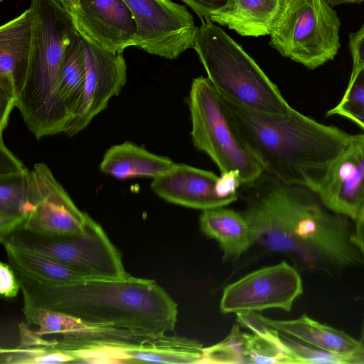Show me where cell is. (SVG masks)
Returning a JSON list of instances; mask_svg holds the SVG:
<instances>
[{"mask_svg": "<svg viewBox=\"0 0 364 364\" xmlns=\"http://www.w3.org/2000/svg\"><path fill=\"white\" fill-rule=\"evenodd\" d=\"M193 49L218 92L257 111L278 113L291 106L255 61L210 19L201 20Z\"/></svg>", "mask_w": 364, "mask_h": 364, "instance_id": "cell-4", "label": "cell"}, {"mask_svg": "<svg viewBox=\"0 0 364 364\" xmlns=\"http://www.w3.org/2000/svg\"><path fill=\"white\" fill-rule=\"evenodd\" d=\"M60 7L66 11L70 15L76 8L79 0H53Z\"/></svg>", "mask_w": 364, "mask_h": 364, "instance_id": "cell-34", "label": "cell"}, {"mask_svg": "<svg viewBox=\"0 0 364 364\" xmlns=\"http://www.w3.org/2000/svg\"><path fill=\"white\" fill-rule=\"evenodd\" d=\"M28 325L38 327L37 334L58 336L61 343L75 346L92 343L138 344L152 334L85 321L47 309H22ZM154 335V334H153Z\"/></svg>", "mask_w": 364, "mask_h": 364, "instance_id": "cell-14", "label": "cell"}, {"mask_svg": "<svg viewBox=\"0 0 364 364\" xmlns=\"http://www.w3.org/2000/svg\"><path fill=\"white\" fill-rule=\"evenodd\" d=\"M331 211L355 222L364 215V133L331 164L315 191Z\"/></svg>", "mask_w": 364, "mask_h": 364, "instance_id": "cell-12", "label": "cell"}, {"mask_svg": "<svg viewBox=\"0 0 364 364\" xmlns=\"http://www.w3.org/2000/svg\"><path fill=\"white\" fill-rule=\"evenodd\" d=\"M340 27L328 0H279L270 45L283 57L314 70L337 55Z\"/></svg>", "mask_w": 364, "mask_h": 364, "instance_id": "cell-5", "label": "cell"}, {"mask_svg": "<svg viewBox=\"0 0 364 364\" xmlns=\"http://www.w3.org/2000/svg\"><path fill=\"white\" fill-rule=\"evenodd\" d=\"M243 336L245 363L296 364L293 354L282 336L280 342L273 341L254 333H243Z\"/></svg>", "mask_w": 364, "mask_h": 364, "instance_id": "cell-24", "label": "cell"}, {"mask_svg": "<svg viewBox=\"0 0 364 364\" xmlns=\"http://www.w3.org/2000/svg\"><path fill=\"white\" fill-rule=\"evenodd\" d=\"M358 340H359V341L362 346V348L364 350V318H363V321L362 323L360 338Z\"/></svg>", "mask_w": 364, "mask_h": 364, "instance_id": "cell-36", "label": "cell"}, {"mask_svg": "<svg viewBox=\"0 0 364 364\" xmlns=\"http://www.w3.org/2000/svg\"><path fill=\"white\" fill-rule=\"evenodd\" d=\"M189 6L200 20L210 19V14L221 8L228 0H181Z\"/></svg>", "mask_w": 364, "mask_h": 364, "instance_id": "cell-31", "label": "cell"}, {"mask_svg": "<svg viewBox=\"0 0 364 364\" xmlns=\"http://www.w3.org/2000/svg\"><path fill=\"white\" fill-rule=\"evenodd\" d=\"M265 324L309 346L338 354H364L359 341L343 330L320 323L306 314L293 320H274L259 314Z\"/></svg>", "mask_w": 364, "mask_h": 364, "instance_id": "cell-18", "label": "cell"}, {"mask_svg": "<svg viewBox=\"0 0 364 364\" xmlns=\"http://www.w3.org/2000/svg\"><path fill=\"white\" fill-rule=\"evenodd\" d=\"M85 75L82 37L76 31L66 47L58 82V96L72 119L82 103Z\"/></svg>", "mask_w": 364, "mask_h": 364, "instance_id": "cell-22", "label": "cell"}, {"mask_svg": "<svg viewBox=\"0 0 364 364\" xmlns=\"http://www.w3.org/2000/svg\"><path fill=\"white\" fill-rule=\"evenodd\" d=\"M32 41L26 71L15 87L17 107L37 139L65 134L72 120L58 93L66 47L77 31L72 16L53 0H31Z\"/></svg>", "mask_w": 364, "mask_h": 364, "instance_id": "cell-3", "label": "cell"}, {"mask_svg": "<svg viewBox=\"0 0 364 364\" xmlns=\"http://www.w3.org/2000/svg\"><path fill=\"white\" fill-rule=\"evenodd\" d=\"M349 49L353 64H364V24L355 33L349 36Z\"/></svg>", "mask_w": 364, "mask_h": 364, "instance_id": "cell-32", "label": "cell"}, {"mask_svg": "<svg viewBox=\"0 0 364 364\" xmlns=\"http://www.w3.org/2000/svg\"><path fill=\"white\" fill-rule=\"evenodd\" d=\"M341 115L357 124L364 131V64L353 65L350 80L339 103L326 112Z\"/></svg>", "mask_w": 364, "mask_h": 364, "instance_id": "cell-25", "label": "cell"}, {"mask_svg": "<svg viewBox=\"0 0 364 364\" xmlns=\"http://www.w3.org/2000/svg\"><path fill=\"white\" fill-rule=\"evenodd\" d=\"M21 289L20 282L9 264L0 263V294L5 298L15 297Z\"/></svg>", "mask_w": 364, "mask_h": 364, "instance_id": "cell-29", "label": "cell"}, {"mask_svg": "<svg viewBox=\"0 0 364 364\" xmlns=\"http://www.w3.org/2000/svg\"><path fill=\"white\" fill-rule=\"evenodd\" d=\"M194 146L205 152L220 173L237 171L242 185L261 177L263 169L238 141L225 116L216 89L208 77L193 80L188 97Z\"/></svg>", "mask_w": 364, "mask_h": 364, "instance_id": "cell-7", "label": "cell"}, {"mask_svg": "<svg viewBox=\"0 0 364 364\" xmlns=\"http://www.w3.org/2000/svg\"><path fill=\"white\" fill-rule=\"evenodd\" d=\"M27 202L30 213L21 227L47 235L83 234L88 214L81 211L44 163L29 171Z\"/></svg>", "mask_w": 364, "mask_h": 364, "instance_id": "cell-10", "label": "cell"}, {"mask_svg": "<svg viewBox=\"0 0 364 364\" xmlns=\"http://www.w3.org/2000/svg\"><path fill=\"white\" fill-rule=\"evenodd\" d=\"M75 358L63 350L50 348L20 347L1 348L0 363L6 364H41L75 362Z\"/></svg>", "mask_w": 364, "mask_h": 364, "instance_id": "cell-26", "label": "cell"}, {"mask_svg": "<svg viewBox=\"0 0 364 364\" xmlns=\"http://www.w3.org/2000/svg\"><path fill=\"white\" fill-rule=\"evenodd\" d=\"M203 363H245L244 336L238 324L233 326L223 341L204 348Z\"/></svg>", "mask_w": 364, "mask_h": 364, "instance_id": "cell-28", "label": "cell"}, {"mask_svg": "<svg viewBox=\"0 0 364 364\" xmlns=\"http://www.w3.org/2000/svg\"><path fill=\"white\" fill-rule=\"evenodd\" d=\"M217 92L232 131L263 172L314 191L333 161L360 134L321 124L291 107L282 112H263Z\"/></svg>", "mask_w": 364, "mask_h": 364, "instance_id": "cell-1", "label": "cell"}, {"mask_svg": "<svg viewBox=\"0 0 364 364\" xmlns=\"http://www.w3.org/2000/svg\"><path fill=\"white\" fill-rule=\"evenodd\" d=\"M15 273L24 309H47L90 322L154 335L175 329L177 304L153 279L129 275L122 279L90 278L56 285Z\"/></svg>", "mask_w": 364, "mask_h": 364, "instance_id": "cell-2", "label": "cell"}, {"mask_svg": "<svg viewBox=\"0 0 364 364\" xmlns=\"http://www.w3.org/2000/svg\"><path fill=\"white\" fill-rule=\"evenodd\" d=\"M353 242L358 249L364 261V220H359L355 222Z\"/></svg>", "mask_w": 364, "mask_h": 364, "instance_id": "cell-33", "label": "cell"}, {"mask_svg": "<svg viewBox=\"0 0 364 364\" xmlns=\"http://www.w3.org/2000/svg\"><path fill=\"white\" fill-rule=\"evenodd\" d=\"M174 164L168 157L151 153L144 146L127 140L107 149L99 169L118 180L154 178L168 171Z\"/></svg>", "mask_w": 364, "mask_h": 364, "instance_id": "cell-19", "label": "cell"}, {"mask_svg": "<svg viewBox=\"0 0 364 364\" xmlns=\"http://www.w3.org/2000/svg\"><path fill=\"white\" fill-rule=\"evenodd\" d=\"M9 264L15 272L40 282L65 285L86 279L82 274L48 257L4 245Z\"/></svg>", "mask_w": 364, "mask_h": 364, "instance_id": "cell-23", "label": "cell"}, {"mask_svg": "<svg viewBox=\"0 0 364 364\" xmlns=\"http://www.w3.org/2000/svg\"><path fill=\"white\" fill-rule=\"evenodd\" d=\"M303 293L300 274L285 261L253 271L223 289L220 303L224 314L279 309L291 311Z\"/></svg>", "mask_w": 364, "mask_h": 364, "instance_id": "cell-9", "label": "cell"}, {"mask_svg": "<svg viewBox=\"0 0 364 364\" xmlns=\"http://www.w3.org/2000/svg\"><path fill=\"white\" fill-rule=\"evenodd\" d=\"M282 336L291 350L296 364L364 363V354L334 353L311 346H305L286 336Z\"/></svg>", "mask_w": 364, "mask_h": 364, "instance_id": "cell-27", "label": "cell"}, {"mask_svg": "<svg viewBox=\"0 0 364 364\" xmlns=\"http://www.w3.org/2000/svg\"><path fill=\"white\" fill-rule=\"evenodd\" d=\"M0 240L2 245L48 257L89 278L122 279L129 276L120 252L89 215L83 234L47 235L20 226Z\"/></svg>", "mask_w": 364, "mask_h": 364, "instance_id": "cell-6", "label": "cell"}, {"mask_svg": "<svg viewBox=\"0 0 364 364\" xmlns=\"http://www.w3.org/2000/svg\"><path fill=\"white\" fill-rule=\"evenodd\" d=\"M30 169L0 141V238L21 226L29 210L27 185Z\"/></svg>", "mask_w": 364, "mask_h": 364, "instance_id": "cell-17", "label": "cell"}, {"mask_svg": "<svg viewBox=\"0 0 364 364\" xmlns=\"http://www.w3.org/2000/svg\"><path fill=\"white\" fill-rule=\"evenodd\" d=\"M242 185L237 171H230L222 173L216 182L217 194L222 198L237 195V188Z\"/></svg>", "mask_w": 364, "mask_h": 364, "instance_id": "cell-30", "label": "cell"}, {"mask_svg": "<svg viewBox=\"0 0 364 364\" xmlns=\"http://www.w3.org/2000/svg\"><path fill=\"white\" fill-rule=\"evenodd\" d=\"M330 5L333 7L345 4H360L364 0H328Z\"/></svg>", "mask_w": 364, "mask_h": 364, "instance_id": "cell-35", "label": "cell"}, {"mask_svg": "<svg viewBox=\"0 0 364 364\" xmlns=\"http://www.w3.org/2000/svg\"><path fill=\"white\" fill-rule=\"evenodd\" d=\"M278 7L279 0H228L210 20L242 36H267Z\"/></svg>", "mask_w": 364, "mask_h": 364, "instance_id": "cell-21", "label": "cell"}, {"mask_svg": "<svg viewBox=\"0 0 364 364\" xmlns=\"http://www.w3.org/2000/svg\"><path fill=\"white\" fill-rule=\"evenodd\" d=\"M82 37L86 75L81 105L65 134L72 136L85 129L108 107L126 85L127 64L123 53L105 50Z\"/></svg>", "mask_w": 364, "mask_h": 364, "instance_id": "cell-11", "label": "cell"}, {"mask_svg": "<svg viewBox=\"0 0 364 364\" xmlns=\"http://www.w3.org/2000/svg\"><path fill=\"white\" fill-rule=\"evenodd\" d=\"M218 176L212 171L184 164H174L166 172L153 178L150 187L163 200L201 210L226 206L237 196H219L215 190Z\"/></svg>", "mask_w": 364, "mask_h": 364, "instance_id": "cell-16", "label": "cell"}, {"mask_svg": "<svg viewBox=\"0 0 364 364\" xmlns=\"http://www.w3.org/2000/svg\"><path fill=\"white\" fill-rule=\"evenodd\" d=\"M71 16L77 31L105 50L136 46V23L124 0H79Z\"/></svg>", "mask_w": 364, "mask_h": 364, "instance_id": "cell-13", "label": "cell"}, {"mask_svg": "<svg viewBox=\"0 0 364 364\" xmlns=\"http://www.w3.org/2000/svg\"><path fill=\"white\" fill-rule=\"evenodd\" d=\"M124 1L136 23V47L170 60L193 48L198 27L186 6L171 0Z\"/></svg>", "mask_w": 364, "mask_h": 364, "instance_id": "cell-8", "label": "cell"}, {"mask_svg": "<svg viewBox=\"0 0 364 364\" xmlns=\"http://www.w3.org/2000/svg\"><path fill=\"white\" fill-rule=\"evenodd\" d=\"M31 41L29 8L0 28V129L2 131L15 107V87L26 71Z\"/></svg>", "mask_w": 364, "mask_h": 364, "instance_id": "cell-15", "label": "cell"}, {"mask_svg": "<svg viewBox=\"0 0 364 364\" xmlns=\"http://www.w3.org/2000/svg\"><path fill=\"white\" fill-rule=\"evenodd\" d=\"M200 228L220 245L224 259H237L254 243L251 228L242 213L217 207L204 210L199 218Z\"/></svg>", "mask_w": 364, "mask_h": 364, "instance_id": "cell-20", "label": "cell"}]
</instances>
